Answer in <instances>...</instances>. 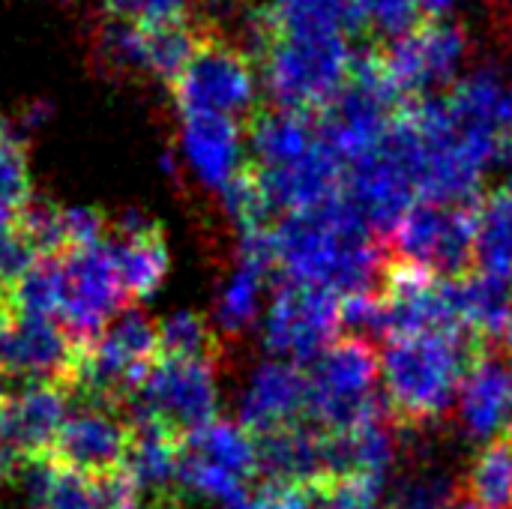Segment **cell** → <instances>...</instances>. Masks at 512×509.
Segmentation results:
<instances>
[{
    "instance_id": "4316f807",
    "label": "cell",
    "mask_w": 512,
    "mask_h": 509,
    "mask_svg": "<svg viewBox=\"0 0 512 509\" xmlns=\"http://www.w3.org/2000/svg\"><path fill=\"white\" fill-rule=\"evenodd\" d=\"M360 9L366 33H372L381 42L402 36L423 18L417 0H360Z\"/></svg>"
},
{
    "instance_id": "30bf717a",
    "label": "cell",
    "mask_w": 512,
    "mask_h": 509,
    "mask_svg": "<svg viewBox=\"0 0 512 509\" xmlns=\"http://www.w3.org/2000/svg\"><path fill=\"white\" fill-rule=\"evenodd\" d=\"M84 345L57 318L18 315L0 330V375L15 384L69 387Z\"/></svg>"
},
{
    "instance_id": "9c48e42d",
    "label": "cell",
    "mask_w": 512,
    "mask_h": 509,
    "mask_svg": "<svg viewBox=\"0 0 512 509\" xmlns=\"http://www.w3.org/2000/svg\"><path fill=\"white\" fill-rule=\"evenodd\" d=\"M342 294L327 285L288 279L270 306L267 345L291 363L309 369L339 339Z\"/></svg>"
},
{
    "instance_id": "1f68e13d",
    "label": "cell",
    "mask_w": 512,
    "mask_h": 509,
    "mask_svg": "<svg viewBox=\"0 0 512 509\" xmlns=\"http://www.w3.org/2000/svg\"><path fill=\"white\" fill-rule=\"evenodd\" d=\"M15 318V306H12V294L0 285V330Z\"/></svg>"
},
{
    "instance_id": "52a82bcc",
    "label": "cell",
    "mask_w": 512,
    "mask_h": 509,
    "mask_svg": "<svg viewBox=\"0 0 512 509\" xmlns=\"http://www.w3.org/2000/svg\"><path fill=\"white\" fill-rule=\"evenodd\" d=\"M378 51L396 90L411 102L432 99L456 84V72L471 51V39L459 21L432 15L420 18L402 36L378 42Z\"/></svg>"
},
{
    "instance_id": "484cf974",
    "label": "cell",
    "mask_w": 512,
    "mask_h": 509,
    "mask_svg": "<svg viewBox=\"0 0 512 509\" xmlns=\"http://www.w3.org/2000/svg\"><path fill=\"white\" fill-rule=\"evenodd\" d=\"M270 270H264L261 264L243 258V267L237 273V279L228 285L225 297H222V324L231 330H240L252 321L255 315V300H258V288L267 279Z\"/></svg>"
},
{
    "instance_id": "44dd1931",
    "label": "cell",
    "mask_w": 512,
    "mask_h": 509,
    "mask_svg": "<svg viewBox=\"0 0 512 509\" xmlns=\"http://www.w3.org/2000/svg\"><path fill=\"white\" fill-rule=\"evenodd\" d=\"M180 456L210 465L222 474L237 480H258V456H255V435L240 423L213 420L210 426L198 429L195 435L180 441Z\"/></svg>"
},
{
    "instance_id": "5b68a950",
    "label": "cell",
    "mask_w": 512,
    "mask_h": 509,
    "mask_svg": "<svg viewBox=\"0 0 512 509\" xmlns=\"http://www.w3.org/2000/svg\"><path fill=\"white\" fill-rule=\"evenodd\" d=\"M477 201L438 204L417 201L384 237L393 258L429 267L441 279H462L477 270Z\"/></svg>"
},
{
    "instance_id": "2e32d148",
    "label": "cell",
    "mask_w": 512,
    "mask_h": 509,
    "mask_svg": "<svg viewBox=\"0 0 512 509\" xmlns=\"http://www.w3.org/2000/svg\"><path fill=\"white\" fill-rule=\"evenodd\" d=\"M360 0H267L255 15V36H363Z\"/></svg>"
},
{
    "instance_id": "4dcf8cb0",
    "label": "cell",
    "mask_w": 512,
    "mask_h": 509,
    "mask_svg": "<svg viewBox=\"0 0 512 509\" xmlns=\"http://www.w3.org/2000/svg\"><path fill=\"white\" fill-rule=\"evenodd\" d=\"M417 6H420L423 18H432V15H444L453 6V0H417Z\"/></svg>"
},
{
    "instance_id": "f546056e",
    "label": "cell",
    "mask_w": 512,
    "mask_h": 509,
    "mask_svg": "<svg viewBox=\"0 0 512 509\" xmlns=\"http://www.w3.org/2000/svg\"><path fill=\"white\" fill-rule=\"evenodd\" d=\"M18 465H21V456L12 450V444H9V441L0 435V486H3L6 480H12V477H15Z\"/></svg>"
},
{
    "instance_id": "6da1fadb",
    "label": "cell",
    "mask_w": 512,
    "mask_h": 509,
    "mask_svg": "<svg viewBox=\"0 0 512 509\" xmlns=\"http://www.w3.org/2000/svg\"><path fill=\"white\" fill-rule=\"evenodd\" d=\"M483 348L486 339L468 327L381 342V396L399 435L453 420L462 384Z\"/></svg>"
},
{
    "instance_id": "7c38bea8",
    "label": "cell",
    "mask_w": 512,
    "mask_h": 509,
    "mask_svg": "<svg viewBox=\"0 0 512 509\" xmlns=\"http://www.w3.org/2000/svg\"><path fill=\"white\" fill-rule=\"evenodd\" d=\"M510 360L512 357L501 345L486 342V348L480 351L477 363L471 366L462 384L456 417L471 441L489 444L512 426Z\"/></svg>"
},
{
    "instance_id": "7a4b0ae2",
    "label": "cell",
    "mask_w": 512,
    "mask_h": 509,
    "mask_svg": "<svg viewBox=\"0 0 512 509\" xmlns=\"http://www.w3.org/2000/svg\"><path fill=\"white\" fill-rule=\"evenodd\" d=\"M261 81L276 108L321 114L345 87L354 51L345 36H255Z\"/></svg>"
},
{
    "instance_id": "ffe728a7",
    "label": "cell",
    "mask_w": 512,
    "mask_h": 509,
    "mask_svg": "<svg viewBox=\"0 0 512 509\" xmlns=\"http://www.w3.org/2000/svg\"><path fill=\"white\" fill-rule=\"evenodd\" d=\"M201 30L189 15H162V18H135V33H138V51L144 72L165 81L168 87L177 81L183 66L189 63Z\"/></svg>"
},
{
    "instance_id": "83f0119b",
    "label": "cell",
    "mask_w": 512,
    "mask_h": 509,
    "mask_svg": "<svg viewBox=\"0 0 512 509\" xmlns=\"http://www.w3.org/2000/svg\"><path fill=\"white\" fill-rule=\"evenodd\" d=\"M384 486L372 483V480H327L321 486V498H318V509H378V498H381Z\"/></svg>"
},
{
    "instance_id": "3957f363",
    "label": "cell",
    "mask_w": 512,
    "mask_h": 509,
    "mask_svg": "<svg viewBox=\"0 0 512 509\" xmlns=\"http://www.w3.org/2000/svg\"><path fill=\"white\" fill-rule=\"evenodd\" d=\"M306 375V420L324 432H345L387 411V402L375 387L381 378V348L369 339L339 333V339L306 369Z\"/></svg>"
},
{
    "instance_id": "8992f818",
    "label": "cell",
    "mask_w": 512,
    "mask_h": 509,
    "mask_svg": "<svg viewBox=\"0 0 512 509\" xmlns=\"http://www.w3.org/2000/svg\"><path fill=\"white\" fill-rule=\"evenodd\" d=\"M216 411V366L174 357H159L135 390V396L129 399L132 420L153 423L177 441L210 426L216 420Z\"/></svg>"
},
{
    "instance_id": "cb8c5ba5",
    "label": "cell",
    "mask_w": 512,
    "mask_h": 509,
    "mask_svg": "<svg viewBox=\"0 0 512 509\" xmlns=\"http://www.w3.org/2000/svg\"><path fill=\"white\" fill-rule=\"evenodd\" d=\"M12 306L18 315L36 318H57L63 303V267L60 258L42 255L15 285H12Z\"/></svg>"
},
{
    "instance_id": "f1b7e54d",
    "label": "cell",
    "mask_w": 512,
    "mask_h": 509,
    "mask_svg": "<svg viewBox=\"0 0 512 509\" xmlns=\"http://www.w3.org/2000/svg\"><path fill=\"white\" fill-rule=\"evenodd\" d=\"M324 483L312 486H270L258 483L249 495V501L240 509H318Z\"/></svg>"
},
{
    "instance_id": "9a60e30c",
    "label": "cell",
    "mask_w": 512,
    "mask_h": 509,
    "mask_svg": "<svg viewBox=\"0 0 512 509\" xmlns=\"http://www.w3.org/2000/svg\"><path fill=\"white\" fill-rule=\"evenodd\" d=\"M258 480L270 486H312L327 483L324 429L312 423L282 426L255 435Z\"/></svg>"
},
{
    "instance_id": "7402d4cb",
    "label": "cell",
    "mask_w": 512,
    "mask_h": 509,
    "mask_svg": "<svg viewBox=\"0 0 512 509\" xmlns=\"http://www.w3.org/2000/svg\"><path fill=\"white\" fill-rule=\"evenodd\" d=\"M477 270L512 276V183L480 195L477 204Z\"/></svg>"
},
{
    "instance_id": "603a6c76",
    "label": "cell",
    "mask_w": 512,
    "mask_h": 509,
    "mask_svg": "<svg viewBox=\"0 0 512 509\" xmlns=\"http://www.w3.org/2000/svg\"><path fill=\"white\" fill-rule=\"evenodd\" d=\"M159 357L195 360V363L216 366L222 357V342L207 327V321L201 315L180 312V315L159 321Z\"/></svg>"
},
{
    "instance_id": "277c9868",
    "label": "cell",
    "mask_w": 512,
    "mask_h": 509,
    "mask_svg": "<svg viewBox=\"0 0 512 509\" xmlns=\"http://www.w3.org/2000/svg\"><path fill=\"white\" fill-rule=\"evenodd\" d=\"M168 90L183 117L207 114L246 126L261 108L255 60L213 27L201 30L189 63Z\"/></svg>"
},
{
    "instance_id": "5bb4252c",
    "label": "cell",
    "mask_w": 512,
    "mask_h": 509,
    "mask_svg": "<svg viewBox=\"0 0 512 509\" xmlns=\"http://www.w3.org/2000/svg\"><path fill=\"white\" fill-rule=\"evenodd\" d=\"M309 375L291 360H273L261 366L240 402V426L252 435H264L282 426L309 423Z\"/></svg>"
},
{
    "instance_id": "d6a6232c",
    "label": "cell",
    "mask_w": 512,
    "mask_h": 509,
    "mask_svg": "<svg viewBox=\"0 0 512 509\" xmlns=\"http://www.w3.org/2000/svg\"><path fill=\"white\" fill-rule=\"evenodd\" d=\"M6 396V381H3V375H0V399Z\"/></svg>"
},
{
    "instance_id": "8fae6325",
    "label": "cell",
    "mask_w": 512,
    "mask_h": 509,
    "mask_svg": "<svg viewBox=\"0 0 512 509\" xmlns=\"http://www.w3.org/2000/svg\"><path fill=\"white\" fill-rule=\"evenodd\" d=\"M72 405L75 411L66 414L48 456L90 477L123 471L135 435L129 411L114 405H90V402H72Z\"/></svg>"
},
{
    "instance_id": "d6986e66",
    "label": "cell",
    "mask_w": 512,
    "mask_h": 509,
    "mask_svg": "<svg viewBox=\"0 0 512 509\" xmlns=\"http://www.w3.org/2000/svg\"><path fill=\"white\" fill-rule=\"evenodd\" d=\"M186 120V153L195 165V171L210 183L225 189L228 180L237 174V168L246 162L243 153V135L246 126L225 117H183Z\"/></svg>"
},
{
    "instance_id": "4fadbf2b",
    "label": "cell",
    "mask_w": 512,
    "mask_h": 509,
    "mask_svg": "<svg viewBox=\"0 0 512 509\" xmlns=\"http://www.w3.org/2000/svg\"><path fill=\"white\" fill-rule=\"evenodd\" d=\"M69 390L63 384H15L0 399V435L12 450L27 456H45L69 414Z\"/></svg>"
},
{
    "instance_id": "ac0fdd59",
    "label": "cell",
    "mask_w": 512,
    "mask_h": 509,
    "mask_svg": "<svg viewBox=\"0 0 512 509\" xmlns=\"http://www.w3.org/2000/svg\"><path fill=\"white\" fill-rule=\"evenodd\" d=\"M249 147L255 153V165L261 168H285L303 159L318 141L321 126L315 114H300L288 108H258L246 123Z\"/></svg>"
},
{
    "instance_id": "ba28073f",
    "label": "cell",
    "mask_w": 512,
    "mask_h": 509,
    "mask_svg": "<svg viewBox=\"0 0 512 509\" xmlns=\"http://www.w3.org/2000/svg\"><path fill=\"white\" fill-rule=\"evenodd\" d=\"M60 267H63L60 321L81 345H90L132 303L120 279L117 258L111 252V243L102 240L60 255Z\"/></svg>"
},
{
    "instance_id": "e0dca14e",
    "label": "cell",
    "mask_w": 512,
    "mask_h": 509,
    "mask_svg": "<svg viewBox=\"0 0 512 509\" xmlns=\"http://www.w3.org/2000/svg\"><path fill=\"white\" fill-rule=\"evenodd\" d=\"M108 243L117 258V270H120L129 300L135 303V300H147L150 294H156L171 267L162 225L141 219V216H129L126 222L114 225Z\"/></svg>"
},
{
    "instance_id": "d4e9b609",
    "label": "cell",
    "mask_w": 512,
    "mask_h": 509,
    "mask_svg": "<svg viewBox=\"0 0 512 509\" xmlns=\"http://www.w3.org/2000/svg\"><path fill=\"white\" fill-rule=\"evenodd\" d=\"M30 204V168L24 144L0 123V210L21 213Z\"/></svg>"
}]
</instances>
